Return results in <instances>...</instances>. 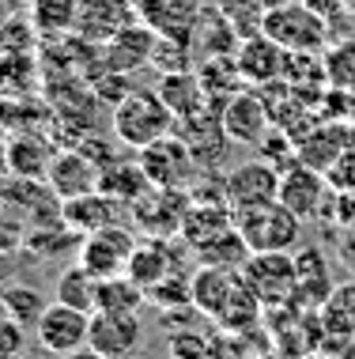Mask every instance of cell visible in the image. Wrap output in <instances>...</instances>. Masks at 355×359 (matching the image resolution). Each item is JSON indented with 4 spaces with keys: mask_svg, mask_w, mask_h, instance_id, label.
<instances>
[{
    "mask_svg": "<svg viewBox=\"0 0 355 359\" xmlns=\"http://www.w3.org/2000/svg\"><path fill=\"white\" fill-rule=\"evenodd\" d=\"M113 137H118L125 148H137L144 151L148 144H155L162 137L174 133V110L167 106L159 91L151 87H129L118 102H113Z\"/></svg>",
    "mask_w": 355,
    "mask_h": 359,
    "instance_id": "6da1fadb",
    "label": "cell"
},
{
    "mask_svg": "<svg viewBox=\"0 0 355 359\" xmlns=\"http://www.w3.org/2000/svg\"><path fill=\"white\" fill-rule=\"evenodd\" d=\"M302 223L280 197L265 201V205L235 212V227L246 238L249 254H295L302 242Z\"/></svg>",
    "mask_w": 355,
    "mask_h": 359,
    "instance_id": "7a4b0ae2",
    "label": "cell"
},
{
    "mask_svg": "<svg viewBox=\"0 0 355 359\" xmlns=\"http://www.w3.org/2000/svg\"><path fill=\"white\" fill-rule=\"evenodd\" d=\"M261 31L276 46H284L287 53H325L333 46L329 15H321L306 0H291V4H280L272 12H265Z\"/></svg>",
    "mask_w": 355,
    "mask_h": 359,
    "instance_id": "3957f363",
    "label": "cell"
},
{
    "mask_svg": "<svg viewBox=\"0 0 355 359\" xmlns=\"http://www.w3.org/2000/svg\"><path fill=\"white\" fill-rule=\"evenodd\" d=\"M280 201L299 219H333L337 212V189L329 186L325 170H314L299 159L280 174Z\"/></svg>",
    "mask_w": 355,
    "mask_h": 359,
    "instance_id": "277c9868",
    "label": "cell"
},
{
    "mask_svg": "<svg viewBox=\"0 0 355 359\" xmlns=\"http://www.w3.org/2000/svg\"><path fill=\"white\" fill-rule=\"evenodd\" d=\"M238 273H242L249 291H253L268 310H280V306L295 303V287H299L295 254H249V261Z\"/></svg>",
    "mask_w": 355,
    "mask_h": 359,
    "instance_id": "5b68a950",
    "label": "cell"
},
{
    "mask_svg": "<svg viewBox=\"0 0 355 359\" xmlns=\"http://www.w3.org/2000/svg\"><path fill=\"white\" fill-rule=\"evenodd\" d=\"M137 250V235L121 223H110L102 231H91V235L80 238V250H76V261L88 269L91 276L99 280H110V276H121L129 269V257Z\"/></svg>",
    "mask_w": 355,
    "mask_h": 359,
    "instance_id": "8992f818",
    "label": "cell"
},
{
    "mask_svg": "<svg viewBox=\"0 0 355 359\" xmlns=\"http://www.w3.org/2000/svg\"><path fill=\"white\" fill-rule=\"evenodd\" d=\"M137 159H140V167L148 174L151 186H162V189H186L200 174L193 148L186 144V137H174V133L155 140V144H148Z\"/></svg>",
    "mask_w": 355,
    "mask_h": 359,
    "instance_id": "52a82bcc",
    "label": "cell"
},
{
    "mask_svg": "<svg viewBox=\"0 0 355 359\" xmlns=\"http://www.w3.org/2000/svg\"><path fill=\"white\" fill-rule=\"evenodd\" d=\"M34 337H38V348H42L46 355H69L76 348L88 344L91 337V314L88 310H76L69 303H53L42 310V318H38L34 325Z\"/></svg>",
    "mask_w": 355,
    "mask_h": 359,
    "instance_id": "ba28073f",
    "label": "cell"
},
{
    "mask_svg": "<svg viewBox=\"0 0 355 359\" xmlns=\"http://www.w3.org/2000/svg\"><path fill=\"white\" fill-rule=\"evenodd\" d=\"M137 23V4L132 0H76L72 31L91 46H106L113 34Z\"/></svg>",
    "mask_w": 355,
    "mask_h": 359,
    "instance_id": "9c48e42d",
    "label": "cell"
},
{
    "mask_svg": "<svg viewBox=\"0 0 355 359\" xmlns=\"http://www.w3.org/2000/svg\"><path fill=\"white\" fill-rule=\"evenodd\" d=\"M280 174L284 170L268 159H246L235 170H227L223 178H227V205H231V212L276 201L280 197Z\"/></svg>",
    "mask_w": 355,
    "mask_h": 359,
    "instance_id": "30bf717a",
    "label": "cell"
},
{
    "mask_svg": "<svg viewBox=\"0 0 355 359\" xmlns=\"http://www.w3.org/2000/svg\"><path fill=\"white\" fill-rule=\"evenodd\" d=\"M219 125L231 144H261L276 121L257 91H235L227 95V106H219Z\"/></svg>",
    "mask_w": 355,
    "mask_h": 359,
    "instance_id": "8fae6325",
    "label": "cell"
},
{
    "mask_svg": "<svg viewBox=\"0 0 355 359\" xmlns=\"http://www.w3.org/2000/svg\"><path fill=\"white\" fill-rule=\"evenodd\" d=\"M189 208H193V201H189L186 189L151 186L144 197L132 201V219H137L151 238H167V235H174V231H181Z\"/></svg>",
    "mask_w": 355,
    "mask_h": 359,
    "instance_id": "7c38bea8",
    "label": "cell"
},
{
    "mask_svg": "<svg viewBox=\"0 0 355 359\" xmlns=\"http://www.w3.org/2000/svg\"><path fill=\"white\" fill-rule=\"evenodd\" d=\"M132 4L144 27L174 42H193V31L204 15V0H132Z\"/></svg>",
    "mask_w": 355,
    "mask_h": 359,
    "instance_id": "4fadbf2b",
    "label": "cell"
},
{
    "mask_svg": "<svg viewBox=\"0 0 355 359\" xmlns=\"http://www.w3.org/2000/svg\"><path fill=\"white\" fill-rule=\"evenodd\" d=\"M99 178H102V163L91 159V151H83V148L57 151L50 170H46V186L57 193V201L83 197V193L99 189Z\"/></svg>",
    "mask_w": 355,
    "mask_h": 359,
    "instance_id": "5bb4252c",
    "label": "cell"
},
{
    "mask_svg": "<svg viewBox=\"0 0 355 359\" xmlns=\"http://www.w3.org/2000/svg\"><path fill=\"white\" fill-rule=\"evenodd\" d=\"M351 144L355 137L348 121H314L295 137V159L314 170H329Z\"/></svg>",
    "mask_w": 355,
    "mask_h": 359,
    "instance_id": "9a60e30c",
    "label": "cell"
},
{
    "mask_svg": "<svg viewBox=\"0 0 355 359\" xmlns=\"http://www.w3.org/2000/svg\"><path fill=\"white\" fill-rule=\"evenodd\" d=\"M144 341L140 314H118V310H95L88 344L106 359H129Z\"/></svg>",
    "mask_w": 355,
    "mask_h": 359,
    "instance_id": "2e32d148",
    "label": "cell"
},
{
    "mask_svg": "<svg viewBox=\"0 0 355 359\" xmlns=\"http://www.w3.org/2000/svg\"><path fill=\"white\" fill-rule=\"evenodd\" d=\"M155 46H159V34L137 19L132 27H125L121 34H113L110 42L102 46V65H106V72L129 76V72L144 69V65H151Z\"/></svg>",
    "mask_w": 355,
    "mask_h": 359,
    "instance_id": "e0dca14e",
    "label": "cell"
},
{
    "mask_svg": "<svg viewBox=\"0 0 355 359\" xmlns=\"http://www.w3.org/2000/svg\"><path fill=\"white\" fill-rule=\"evenodd\" d=\"M235 65H238V76H242L246 83H276L287 72V50L276 46L272 38L261 31V34H249L238 42Z\"/></svg>",
    "mask_w": 355,
    "mask_h": 359,
    "instance_id": "ac0fdd59",
    "label": "cell"
},
{
    "mask_svg": "<svg viewBox=\"0 0 355 359\" xmlns=\"http://www.w3.org/2000/svg\"><path fill=\"white\" fill-rule=\"evenodd\" d=\"M121 216V201H113L110 193L91 189L83 197H69L61 201V223L72 227L76 235H91V231H102L110 223H118Z\"/></svg>",
    "mask_w": 355,
    "mask_h": 359,
    "instance_id": "d6986e66",
    "label": "cell"
},
{
    "mask_svg": "<svg viewBox=\"0 0 355 359\" xmlns=\"http://www.w3.org/2000/svg\"><path fill=\"white\" fill-rule=\"evenodd\" d=\"M235 284H238V269L200 265L193 273V310H200L208 318H219V310L227 306Z\"/></svg>",
    "mask_w": 355,
    "mask_h": 359,
    "instance_id": "ffe728a7",
    "label": "cell"
},
{
    "mask_svg": "<svg viewBox=\"0 0 355 359\" xmlns=\"http://www.w3.org/2000/svg\"><path fill=\"white\" fill-rule=\"evenodd\" d=\"M295 269H299V287H295V303L291 306H302V310H321V303L329 299V265L318 250H302L295 257Z\"/></svg>",
    "mask_w": 355,
    "mask_h": 359,
    "instance_id": "44dd1931",
    "label": "cell"
},
{
    "mask_svg": "<svg viewBox=\"0 0 355 359\" xmlns=\"http://www.w3.org/2000/svg\"><path fill=\"white\" fill-rule=\"evenodd\" d=\"M170 273H174V265H170V257H167V242L162 238L137 242V250H132V257H129V269H125V276H132L144 291H151Z\"/></svg>",
    "mask_w": 355,
    "mask_h": 359,
    "instance_id": "7402d4cb",
    "label": "cell"
},
{
    "mask_svg": "<svg viewBox=\"0 0 355 359\" xmlns=\"http://www.w3.org/2000/svg\"><path fill=\"white\" fill-rule=\"evenodd\" d=\"M53 299H57V303H69L76 310H88V314H95V306H99V276H91L88 269L76 261V265H69L61 276H57Z\"/></svg>",
    "mask_w": 355,
    "mask_h": 359,
    "instance_id": "603a6c76",
    "label": "cell"
},
{
    "mask_svg": "<svg viewBox=\"0 0 355 359\" xmlns=\"http://www.w3.org/2000/svg\"><path fill=\"white\" fill-rule=\"evenodd\" d=\"M99 189L110 193L113 201H121V205H132L137 197L151 189L148 174H144L140 159L137 163H106L102 167V178H99Z\"/></svg>",
    "mask_w": 355,
    "mask_h": 359,
    "instance_id": "cb8c5ba5",
    "label": "cell"
},
{
    "mask_svg": "<svg viewBox=\"0 0 355 359\" xmlns=\"http://www.w3.org/2000/svg\"><path fill=\"white\" fill-rule=\"evenodd\" d=\"M0 299H4V314L12 318V322H19L23 329H34L38 318H42V310L50 306L42 291L23 284V280H8V284H0Z\"/></svg>",
    "mask_w": 355,
    "mask_h": 359,
    "instance_id": "d4e9b609",
    "label": "cell"
},
{
    "mask_svg": "<svg viewBox=\"0 0 355 359\" xmlns=\"http://www.w3.org/2000/svg\"><path fill=\"white\" fill-rule=\"evenodd\" d=\"M50 163H53V151L46 148L38 137H15L12 144H8V170H12L15 178H38V182H46Z\"/></svg>",
    "mask_w": 355,
    "mask_h": 359,
    "instance_id": "484cf974",
    "label": "cell"
},
{
    "mask_svg": "<svg viewBox=\"0 0 355 359\" xmlns=\"http://www.w3.org/2000/svg\"><path fill=\"white\" fill-rule=\"evenodd\" d=\"M321 329L333 337H351L355 333V280L329 291V299L321 303Z\"/></svg>",
    "mask_w": 355,
    "mask_h": 359,
    "instance_id": "4316f807",
    "label": "cell"
},
{
    "mask_svg": "<svg viewBox=\"0 0 355 359\" xmlns=\"http://www.w3.org/2000/svg\"><path fill=\"white\" fill-rule=\"evenodd\" d=\"M148 303V291H144L132 276H110L99 280V306L95 310H118V314H140V306Z\"/></svg>",
    "mask_w": 355,
    "mask_h": 359,
    "instance_id": "83f0119b",
    "label": "cell"
},
{
    "mask_svg": "<svg viewBox=\"0 0 355 359\" xmlns=\"http://www.w3.org/2000/svg\"><path fill=\"white\" fill-rule=\"evenodd\" d=\"M321 57H325V80H329V87L355 95V38L333 42Z\"/></svg>",
    "mask_w": 355,
    "mask_h": 359,
    "instance_id": "f1b7e54d",
    "label": "cell"
},
{
    "mask_svg": "<svg viewBox=\"0 0 355 359\" xmlns=\"http://www.w3.org/2000/svg\"><path fill=\"white\" fill-rule=\"evenodd\" d=\"M216 8L227 15V23L238 31V38L261 34L265 23V0H216Z\"/></svg>",
    "mask_w": 355,
    "mask_h": 359,
    "instance_id": "f546056e",
    "label": "cell"
},
{
    "mask_svg": "<svg viewBox=\"0 0 355 359\" xmlns=\"http://www.w3.org/2000/svg\"><path fill=\"white\" fill-rule=\"evenodd\" d=\"M170 348V359H212V348L200 333H178L167 341Z\"/></svg>",
    "mask_w": 355,
    "mask_h": 359,
    "instance_id": "4dcf8cb0",
    "label": "cell"
},
{
    "mask_svg": "<svg viewBox=\"0 0 355 359\" xmlns=\"http://www.w3.org/2000/svg\"><path fill=\"white\" fill-rule=\"evenodd\" d=\"M325 178H329V186L337 193H355V144L325 170Z\"/></svg>",
    "mask_w": 355,
    "mask_h": 359,
    "instance_id": "1f68e13d",
    "label": "cell"
},
{
    "mask_svg": "<svg viewBox=\"0 0 355 359\" xmlns=\"http://www.w3.org/2000/svg\"><path fill=\"white\" fill-rule=\"evenodd\" d=\"M23 344H27L23 325L12 322V318H0V359H19Z\"/></svg>",
    "mask_w": 355,
    "mask_h": 359,
    "instance_id": "d6a6232c",
    "label": "cell"
},
{
    "mask_svg": "<svg viewBox=\"0 0 355 359\" xmlns=\"http://www.w3.org/2000/svg\"><path fill=\"white\" fill-rule=\"evenodd\" d=\"M337 227L355 231V193H337V212H333Z\"/></svg>",
    "mask_w": 355,
    "mask_h": 359,
    "instance_id": "836d02e7",
    "label": "cell"
},
{
    "mask_svg": "<svg viewBox=\"0 0 355 359\" xmlns=\"http://www.w3.org/2000/svg\"><path fill=\"white\" fill-rule=\"evenodd\" d=\"M57 359H106V355L95 352L91 344H83V348H76V352H69V355H57Z\"/></svg>",
    "mask_w": 355,
    "mask_h": 359,
    "instance_id": "e575fe53",
    "label": "cell"
},
{
    "mask_svg": "<svg viewBox=\"0 0 355 359\" xmlns=\"http://www.w3.org/2000/svg\"><path fill=\"white\" fill-rule=\"evenodd\" d=\"M302 359H333V355H325V352H306Z\"/></svg>",
    "mask_w": 355,
    "mask_h": 359,
    "instance_id": "d590c367",
    "label": "cell"
},
{
    "mask_svg": "<svg viewBox=\"0 0 355 359\" xmlns=\"http://www.w3.org/2000/svg\"><path fill=\"white\" fill-rule=\"evenodd\" d=\"M348 125H351V137H355V114H351V121H348Z\"/></svg>",
    "mask_w": 355,
    "mask_h": 359,
    "instance_id": "8d00e7d4",
    "label": "cell"
},
{
    "mask_svg": "<svg viewBox=\"0 0 355 359\" xmlns=\"http://www.w3.org/2000/svg\"><path fill=\"white\" fill-rule=\"evenodd\" d=\"M0 318H8V314H4V299H0Z\"/></svg>",
    "mask_w": 355,
    "mask_h": 359,
    "instance_id": "74e56055",
    "label": "cell"
}]
</instances>
